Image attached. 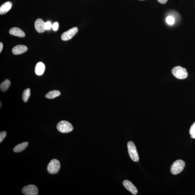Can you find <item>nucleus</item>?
Instances as JSON below:
<instances>
[{
	"instance_id": "2",
	"label": "nucleus",
	"mask_w": 195,
	"mask_h": 195,
	"mask_svg": "<svg viewBox=\"0 0 195 195\" xmlns=\"http://www.w3.org/2000/svg\"><path fill=\"white\" fill-rule=\"evenodd\" d=\"M128 152L130 158L135 162H138L139 160V158L136 146L134 143L132 141H129L127 143Z\"/></svg>"
},
{
	"instance_id": "15",
	"label": "nucleus",
	"mask_w": 195,
	"mask_h": 195,
	"mask_svg": "<svg viewBox=\"0 0 195 195\" xmlns=\"http://www.w3.org/2000/svg\"><path fill=\"white\" fill-rule=\"evenodd\" d=\"M60 95V92L58 90H54L48 92L45 95L46 98L48 99H53L59 96Z\"/></svg>"
},
{
	"instance_id": "8",
	"label": "nucleus",
	"mask_w": 195,
	"mask_h": 195,
	"mask_svg": "<svg viewBox=\"0 0 195 195\" xmlns=\"http://www.w3.org/2000/svg\"><path fill=\"white\" fill-rule=\"evenodd\" d=\"M123 184L126 189L130 191L132 194L136 195L138 193V189L131 181L128 180H125L123 181Z\"/></svg>"
},
{
	"instance_id": "3",
	"label": "nucleus",
	"mask_w": 195,
	"mask_h": 195,
	"mask_svg": "<svg viewBox=\"0 0 195 195\" xmlns=\"http://www.w3.org/2000/svg\"><path fill=\"white\" fill-rule=\"evenodd\" d=\"M57 130L62 133H69L73 130V127L71 124L65 120L59 122L57 124Z\"/></svg>"
},
{
	"instance_id": "9",
	"label": "nucleus",
	"mask_w": 195,
	"mask_h": 195,
	"mask_svg": "<svg viewBox=\"0 0 195 195\" xmlns=\"http://www.w3.org/2000/svg\"><path fill=\"white\" fill-rule=\"evenodd\" d=\"M45 22L41 19H38L35 22V28L39 33H43L45 31Z\"/></svg>"
},
{
	"instance_id": "18",
	"label": "nucleus",
	"mask_w": 195,
	"mask_h": 195,
	"mask_svg": "<svg viewBox=\"0 0 195 195\" xmlns=\"http://www.w3.org/2000/svg\"><path fill=\"white\" fill-rule=\"evenodd\" d=\"M189 133L191 138H195V122L193 124L190 128Z\"/></svg>"
},
{
	"instance_id": "11",
	"label": "nucleus",
	"mask_w": 195,
	"mask_h": 195,
	"mask_svg": "<svg viewBox=\"0 0 195 195\" xmlns=\"http://www.w3.org/2000/svg\"><path fill=\"white\" fill-rule=\"evenodd\" d=\"M28 47L23 45H17L12 49V53L15 55H19L27 51Z\"/></svg>"
},
{
	"instance_id": "13",
	"label": "nucleus",
	"mask_w": 195,
	"mask_h": 195,
	"mask_svg": "<svg viewBox=\"0 0 195 195\" xmlns=\"http://www.w3.org/2000/svg\"><path fill=\"white\" fill-rule=\"evenodd\" d=\"M12 6V3L11 1H7L3 3L0 7V14L3 15L6 14L10 9Z\"/></svg>"
},
{
	"instance_id": "24",
	"label": "nucleus",
	"mask_w": 195,
	"mask_h": 195,
	"mask_svg": "<svg viewBox=\"0 0 195 195\" xmlns=\"http://www.w3.org/2000/svg\"><path fill=\"white\" fill-rule=\"evenodd\" d=\"M3 49V44L2 43H0V52H1Z\"/></svg>"
},
{
	"instance_id": "17",
	"label": "nucleus",
	"mask_w": 195,
	"mask_h": 195,
	"mask_svg": "<svg viewBox=\"0 0 195 195\" xmlns=\"http://www.w3.org/2000/svg\"><path fill=\"white\" fill-rule=\"evenodd\" d=\"M31 95V90L29 88H27L23 91L22 98L25 102L27 101Z\"/></svg>"
},
{
	"instance_id": "25",
	"label": "nucleus",
	"mask_w": 195,
	"mask_h": 195,
	"mask_svg": "<svg viewBox=\"0 0 195 195\" xmlns=\"http://www.w3.org/2000/svg\"></svg>"
},
{
	"instance_id": "19",
	"label": "nucleus",
	"mask_w": 195,
	"mask_h": 195,
	"mask_svg": "<svg viewBox=\"0 0 195 195\" xmlns=\"http://www.w3.org/2000/svg\"><path fill=\"white\" fill-rule=\"evenodd\" d=\"M166 21L168 24L172 25L174 24L175 20L172 16H168L166 18Z\"/></svg>"
},
{
	"instance_id": "20",
	"label": "nucleus",
	"mask_w": 195,
	"mask_h": 195,
	"mask_svg": "<svg viewBox=\"0 0 195 195\" xmlns=\"http://www.w3.org/2000/svg\"><path fill=\"white\" fill-rule=\"evenodd\" d=\"M7 135V133L5 131L1 132L0 133V143H1Z\"/></svg>"
},
{
	"instance_id": "1",
	"label": "nucleus",
	"mask_w": 195,
	"mask_h": 195,
	"mask_svg": "<svg viewBox=\"0 0 195 195\" xmlns=\"http://www.w3.org/2000/svg\"><path fill=\"white\" fill-rule=\"evenodd\" d=\"M185 162L183 160H177L173 163L171 167L170 171L173 175H176L181 172L184 169Z\"/></svg>"
},
{
	"instance_id": "22",
	"label": "nucleus",
	"mask_w": 195,
	"mask_h": 195,
	"mask_svg": "<svg viewBox=\"0 0 195 195\" xmlns=\"http://www.w3.org/2000/svg\"><path fill=\"white\" fill-rule=\"evenodd\" d=\"M59 27V24L57 22H55L52 25V28L54 31H57Z\"/></svg>"
},
{
	"instance_id": "4",
	"label": "nucleus",
	"mask_w": 195,
	"mask_h": 195,
	"mask_svg": "<svg viewBox=\"0 0 195 195\" xmlns=\"http://www.w3.org/2000/svg\"><path fill=\"white\" fill-rule=\"evenodd\" d=\"M172 73L175 77L179 79H186L188 75L186 69L180 66H177L173 68L172 70Z\"/></svg>"
},
{
	"instance_id": "14",
	"label": "nucleus",
	"mask_w": 195,
	"mask_h": 195,
	"mask_svg": "<svg viewBox=\"0 0 195 195\" xmlns=\"http://www.w3.org/2000/svg\"><path fill=\"white\" fill-rule=\"evenodd\" d=\"M28 145V143L27 142H24L16 145L14 148V151L15 153H19L23 151L27 148Z\"/></svg>"
},
{
	"instance_id": "16",
	"label": "nucleus",
	"mask_w": 195,
	"mask_h": 195,
	"mask_svg": "<svg viewBox=\"0 0 195 195\" xmlns=\"http://www.w3.org/2000/svg\"><path fill=\"white\" fill-rule=\"evenodd\" d=\"M11 85V82L8 79L5 80L0 85V88L2 92H4L9 89V86Z\"/></svg>"
},
{
	"instance_id": "7",
	"label": "nucleus",
	"mask_w": 195,
	"mask_h": 195,
	"mask_svg": "<svg viewBox=\"0 0 195 195\" xmlns=\"http://www.w3.org/2000/svg\"><path fill=\"white\" fill-rule=\"evenodd\" d=\"M78 31L77 27H73L63 33L61 36V39L63 41L69 40L77 33Z\"/></svg>"
},
{
	"instance_id": "10",
	"label": "nucleus",
	"mask_w": 195,
	"mask_h": 195,
	"mask_svg": "<svg viewBox=\"0 0 195 195\" xmlns=\"http://www.w3.org/2000/svg\"><path fill=\"white\" fill-rule=\"evenodd\" d=\"M45 70V66L43 63L38 62L35 68V72L38 76H41L44 73Z\"/></svg>"
},
{
	"instance_id": "23",
	"label": "nucleus",
	"mask_w": 195,
	"mask_h": 195,
	"mask_svg": "<svg viewBox=\"0 0 195 195\" xmlns=\"http://www.w3.org/2000/svg\"><path fill=\"white\" fill-rule=\"evenodd\" d=\"M157 1L161 3L162 4H165L167 1L168 0H157Z\"/></svg>"
},
{
	"instance_id": "6",
	"label": "nucleus",
	"mask_w": 195,
	"mask_h": 195,
	"mask_svg": "<svg viewBox=\"0 0 195 195\" xmlns=\"http://www.w3.org/2000/svg\"><path fill=\"white\" fill-rule=\"evenodd\" d=\"M22 192L25 195H37L39 193L38 188L34 185H29L24 187Z\"/></svg>"
},
{
	"instance_id": "5",
	"label": "nucleus",
	"mask_w": 195,
	"mask_h": 195,
	"mask_svg": "<svg viewBox=\"0 0 195 195\" xmlns=\"http://www.w3.org/2000/svg\"><path fill=\"white\" fill-rule=\"evenodd\" d=\"M60 168V164L58 160L53 159L48 165L47 170L51 174H56L59 172Z\"/></svg>"
},
{
	"instance_id": "12",
	"label": "nucleus",
	"mask_w": 195,
	"mask_h": 195,
	"mask_svg": "<svg viewBox=\"0 0 195 195\" xmlns=\"http://www.w3.org/2000/svg\"><path fill=\"white\" fill-rule=\"evenodd\" d=\"M9 33L12 35L23 37L25 36V33L22 30L17 27H14L10 30Z\"/></svg>"
},
{
	"instance_id": "21",
	"label": "nucleus",
	"mask_w": 195,
	"mask_h": 195,
	"mask_svg": "<svg viewBox=\"0 0 195 195\" xmlns=\"http://www.w3.org/2000/svg\"><path fill=\"white\" fill-rule=\"evenodd\" d=\"M52 27V24L49 21H47L45 23V29L46 30H49Z\"/></svg>"
}]
</instances>
